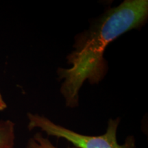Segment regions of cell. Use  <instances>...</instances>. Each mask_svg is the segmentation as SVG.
<instances>
[{
    "label": "cell",
    "instance_id": "obj_4",
    "mask_svg": "<svg viewBox=\"0 0 148 148\" xmlns=\"http://www.w3.org/2000/svg\"><path fill=\"white\" fill-rule=\"evenodd\" d=\"M26 148H58L53 145L49 139L37 132L27 141ZM66 148H77L75 147H67Z\"/></svg>",
    "mask_w": 148,
    "mask_h": 148
},
{
    "label": "cell",
    "instance_id": "obj_2",
    "mask_svg": "<svg viewBox=\"0 0 148 148\" xmlns=\"http://www.w3.org/2000/svg\"><path fill=\"white\" fill-rule=\"evenodd\" d=\"M27 128L29 130L39 129L47 136L63 138L77 148H135L136 140L132 135L127 136L123 144H119L116 138L118 127L121 119H110L104 134L99 136H89L55 123L45 116L28 112L27 114Z\"/></svg>",
    "mask_w": 148,
    "mask_h": 148
},
{
    "label": "cell",
    "instance_id": "obj_5",
    "mask_svg": "<svg viewBox=\"0 0 148 148\" xmlns=\"http://www.w3.org/2000/svg\"><path fill=\"white\" fill-rule=\"evenodd\" d=\"M7 108V104L5 102L4 99H3V96L1 95V92H0V111H2L5 110Z\"/></svg>",
    "mask_w": 148,
    "mask_h": 148
},
{
    "label": "cell",
    "instance_id": "obj_3",
    "mask_svg": "<svg viewBox=\"0 0 148 148\" xmlns=\"http://www.w3.org/2000/svg\"><path fill=\"white\" fill-rule=\"evenodd\" d=\"M15 124L11 120L0 121V148H14Z\"/></svg>",
    "mask_w": 148,
    "mask_h": 148
},
{
    "label": "cell",
    "instance_id": "obj_1",
    "mask_svg": "<svg viewBox=\"0 0 148 148\" xmlns=\"http://www.w3.org/2000/svg\"><path fill=\"white\" fill-rule=\"evenodd\" d=\"M147 18V0H124L91 20L88 28L75 36L73 50L66 58L71 66L57 69L66 107L78 106L79 92L85 82L98 84L106 75L108 65L103 54L107 46L122 34L140 28Z\"/></svg>",
    "mask_w": 148,
    "mask_h": 148
}]
</instances>
